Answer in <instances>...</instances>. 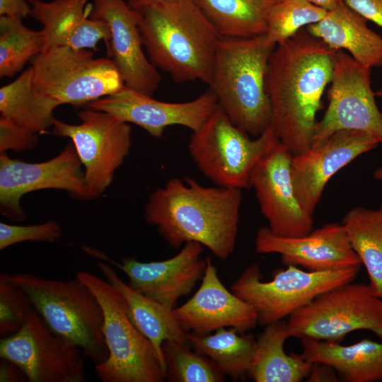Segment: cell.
Here are the masks:
<instances>
[{
	"mask_svg": "<svg viewBox=\"0 0 382 382\" xmlns=\"http://www.w3.org/2000/svg\"><path fill=\"white\" fill-rule=\"evenodd\" d=\"M0 381H28L23 371L13 361L1 358Z\"/></svg>",
	"mask_w": 382,
	"mask_h": 382,
	"instance_id": "cell-39",
	"label": "cell"
},
{
	"mask_svg": "<svg viewBox=\"0 0 382 382\" xmlns=\"http://www.w3.org/2000/svg\"><path fill=\"white\" fill-rule=\"evenodd\" d=\"M0 357L15 363L29 382H84L80 348L55 334L33 308L21 328L2 337Z\"/></svg>",
	"mask_w": 382,
	"mask_h": 382,
	"instance_id": "cell-12",
	"label": "cell"
},
{
	"mask_svg": "<svg viewBox=\"0 0 382 382\" xmlns=\"http://www.w3.org/2000/svg\"><path fill=\"white\" fill-rule=\"evenodd\" d=\"M309 2L324 8L326 11L332 10L344 2V0H307Z\"/></svg>",
	"mask_w": 382,
	"mask_h": 382,
	"instance_id": "cell-41",
	"label": "cell"
},
{
	"mask_svg": "<svg viewBox=\"0 0 382 382\" xmlns=\"http://www.w3.org/2000/svg\"><path fill=\"white\" fill-rule=\"evenodd\" d=\"M169 1L173 0H126L129 6L134 9L140 8L158 2Z\"/></svg>",
	"mask_w": 382,
	"mask_h": 382,
	"instance_id": "cell-42",
	"label": "cell"
},
{
	"mask_svg": "<svg viewBox=\"0 0 382 382\" xmlns=\"http://www.w3.org/2000/svg\"><path fill=\"white\" fill-rule=\"evenodd\" d=\"M293 154L279 141L255 164L252 187L268 228L283 237H297L313 230V216L301 205L291 178Z\"/></svg>",
	"mask_w": 382,
	"mask_h": 382,
	"instance_id": "cell-15",
	"label": "cell"
},
{
	"mask_svg": "<svg viewBox=\"0 0 382 382\" xmlns=\"http://www.w3.org/2000/svg\"><path fill=\"white\" fill-rule=\"evenodd\" d=\"M97 267L120 294L129 319L151 342L166 371L163 343L168 340L187 342V332L175 318L173 310L134 289L117 275L110 264L99 262Z\"/></svg>",
	"mask_w": 382,
	"mask_h": 382,
	"instance_id": "cell-24",
	"label": "cell"
},
{
	"mask_svg": "<svg viewBox=\"0 0 382 382\" xmlns=\"http://www.w3.org/2000/svg\"><path fill=\"white\" fill-rule=\"evenodd\" d=\"M336 53L306 30L277 44L271 54L266 76L272 109L270 127L293 156L311 145Z\"/></svg>",
	"mask_w": 382,
	"mask_h": 382,
	"instance_id": "cell-1",
	"label": "cell"
},
{
	"mask_svg": "<svg viewBox=\"0 0 382 382\" xmlns=\"http://www.w3.org/2000/svg\"><path fill=\"white\" fill-rule=\"evenodd\" d=\"M375 95H376V97L382 99V88L378 89L377 91H375Z\"/></svg>",
	"mask_w": 382,
	"mask_h": 382,
	"instance_id": "cell-44",
	"label": "cell"
},
{
	"mask_svg": "<svg viewBox=\"0 0 382 382\" xmlns=\"http://www.w3.org/2000/svg\"><path fill=\"white\" fill-rule=\"evenodd\" d=\"M271 127L252 139L217 108L197 131L187 145L199 171L216 186L250 187V175L257 161L279 141Z\"/></svg>",
	"mask_w": 382,
	"mask_h": 382,
	"instance_id": "cell-7",
	"label": "cell"
},
{
	"mask_svg": "<svg viewBox=\"0 0 382 382\" xmlns=\"http://www.w3.org/2000/svg\"><path fill=\"white\" fill-rule=\"evenodd\" d=\"M344 3L382 28V0H344Z\"/></svg>",
	"mask_w": 382,
	"mask_h": 382,
	"instance_id": "cell-37",
	"label": "cell"
},
{
	"mask_svg": "<svg viewBox=\"0 0 382 382\" xmlns=\"http://www.w3.org/2000/svg\"><path fill=\"white\" fill-rule=\"evenodd\" d=\"M31 62L35 88L59 105H88L125 86L110 58H96L85 49L50 47Z\"/></svg>",
	"mask_w": 382,
	"mask_h": 382,
	"instance_id": "cell-8",
	"label": "cell"
},
{
	"mask_svg": "<svg viewBox=\"0 0 382 382\" xmlns=\"http://www.w3.org/2000/svg\"><path fill=\"white\" fill-rule=\"evenodd\" d=\"M222 37L266 34L273 7L282 0H193Z\"/></svg>",
	"mask_w": 382,
	"mask_h": 382,
	"instance_id": "cell-28",
	"label": "cell"
},
{
	"mask_svg": "<svg viewBox=\"0 0 382 382\" xmlns=\"http://www.w3.org/2000/svg\"><path fill=\"white\" fill-rule=\"evenodd\" d=\"M166 379L170 382H222L225 374L202 353L187 342L165 341L162 345Z\"/></svg>",
	"mask_w": 382,
	"mask_h": 382,
	"instance_id": "cell-32",
	"label": "cell"
},
{
	"mask_svg": "<svg viewBox=\"0 0 382 382\" xmlns=\"http://www.w3.org/2000/svg\"><path fill=\"white\" fill-rule=\"evenodd\" d=\"M337 371L329 365L320 363L312 364L307 376L308 381H338Z\"/></svg>",
	"mask_w": 382,
	"mask_h": 382,
	"instance_id": "cell-40",
	"label": "cell"
},
{
	"mask_svg": "<svg viewBox=\"0 0 382 382\" xmlns=\"http://www.w3.org/2000/svg\"><path fill=\"white\" fill-rule=\"evenodd\" d=\"M38 134L0 117V154L9 149L16 152L30 150L37 145Z\"/></svg>",
	"mask_w": 382,
	"mask_h": 382,
	"instance_id": "cell-36",
	"label": "cell"
},
{
	"mask_svg": "<svg viewBox=\"0 0 382 382\" xmlns=\"http://www.w3.org/2000/svg\"><path fill=\"white\" fill-rule=\"evenodd\" d=\"M79 125L54 119L49 133L69 137L84 166L90 199L100 197L111 184L115 172L129 154L131 127L113 115L91 108L77 114Z\"/></svg>",
	"mask_w": 382,
	"mask_h": 382,
	"instance_id": "cell-11",
	"label": "cell"
},
{
	"mask_svg": "<svg viewBox=\"0 0 382 382\" xmlns=\"http://www.w3.org/2000/svg\"><path fill=\"white\" fill-rule=\"evenodd\" d=\"M135 10L151 62L177 83L209 84L222 36L194 1L158 2Z\"/></svg>",
	"mask_w": 382,
	"mask_h": 382,
	"instance_id": "cell-3",
	"label": "cell"
},
{
	"mask_svg": "<svg viewBox=\"0 0 382 382\" xmlns=\"http://www.w3.org/2000/svg\"><path fill=\"white\" fill-rule=\"evenodd\" d=\"M289 337L339 343L358 330L382 340V298L370 284L348 282L327 291L296 311L286 322Z\"/></svg>",
	"mask_w": 382,
	"mask_h": 382,
	"instance_id": "cell-10",
	"label": "cell"
},
{
	"mask_svg": "<svg viewBox=\"0 0 382 382\" xmlns=\"http://www.w3.org/2000/svg\"><path fill=\"white\" fill-rule=\"evenodd\" d=\"M241 190L173 178L151 192L144 219L171 248L194 241L225 260L236 244Z\"/></svg>",
	"mask_w": 382,
	"mask_h": 382,
	"instance_id": "cell-2",
	"label": "cell"
},
{
	"mask_svg": "<svg viewBox=\"0 0 382 382\" xmlns=\"http://www.w3.org/2000/svg\"><path fill=\"white\" fill-rule=\"evenodd\" d=\"M326 13L307 0H282L269 15L265 35L277 45L294 37L303 27L319 22Z\"/></svg>",
	"mask_w": 382,
	"mask_h": 382,
	"instance_id": "cell-33",
	"label": "cell"
},
{
	"mask_svg": "<svg viewBox=\"0 0 382 382\" xmlns=\"http://www.w3.org/2000/svg\"><path fill=\"white\" fill-rule=\"evenodd\" d=\"M378 144L374 137L365 132L340 130L304 152L293 156L292 182L302 207L313 216L332 176Z\"/></svg>",
	"mask_w": 382,
	"mask_h": 382,
	"instance_id": "cell-18",
	"label": "cell"
},
{
	"mask_svg": "<svg viewBox=\"0 0 382 382\" xmlns=\"http://www.w3.org/2000/svg\"><path fill=\"white\" fill-rule=\"evenodd\" d=\"M204 246L190 241L175 256L161 261L143 262L124 257L121 263L110 261L129 279V285L139 293L173 310L178 300L190 294L204 276L207 262L200 257Z\"/></svg>",
	"mask_w": 382,
	"mask_h": 382,
	"instance_id": "cell-20",
	"label": "cell"
},
{
	"mask_svg": "<svg viewBox=\"0 0 382 382\" xmlns=\"http://www.w3.org/2000/svg\"><path fill=\"white\" fill-rule=\"evenodd\" d=\"M371 68L337 50L328 106L314 127L311 146L340 130H357L382 144V112L371 88Z\"/></svg>",
	"mask_w": 382,
	"mask_h": 382,
	"instance_id": "cell-13",
	"label": "cell"
},
{
	"mask_svg": "<svg viewBox=\"0 0 382 382\" xmlns=\"http://www.w3.org/2000/svg\"><path fill=\"white\" fill-rule=\"evenodd\" d=\"M187 340L195 350L212 360L234 381L248 376L257 346L253 335L241 332L235 328H222L213 334L188 332Z\"/></svg>",
	"mask_w": 382,
	"mask_h": 382,
	"instance_id": "cell-29",
	"label": "cell"
},
{
	"mask_svg": "<svg viewBox=\"0 0 382 382\" xmlns=\"http://www.w3.org/2000/svg\"><path fill=\"white\" fill-rule=\"evenodd\" d=\"M59 105L35 88L31 66L0 88L1 117L38 134L46 133L52 126L53 112Z\"/></svg>",
	"mask_w": 382,
	"mask_h": 382,
	"instance_id": "cell-27",
	"label": "cell"
},
{
	"mask_svg": "<svg viewBox=\"0 0 382 382\" xmlns=\"http://www.w3.org/2000/svg\"><path fill=\"white\" fill-rule=\"evenodd\" d=\"M30 10L27 0H0V16L23 19L29 16Z\"/></svg>",
	"mask_w": 382,
	"mask_h": 382,
	"instance_id": "cell-38",
	"label": "cell"
},
{
	"mask_svg": "<svg viewBox=\"0 0 382 382\" xmlns=\"http://www.w3.org/2000/svg\"><path fill=\"white\" fill-rule=\"evenodd\" d=\"M5 274L26 292L33 308L52 331L79 347L96 365L108 359L101 305L79 278L62 281L31 273Z\"/></svg>",
	"mask_w": 382,
	"mask_h": 382,
	"instance_id": "cell-5",
	"label": "cell"
},
{
	"mask_svg": "<svg viewBox=\"0 0 382 382\" xmlns=\"http://www.w3.org/2000/svg\"><path fill=\"white\" fill-rule=\"evenodd\" d=\"M89 17L105 21L110 29L106 47L125 86L152 96L161 82L156 67L143 51L139 30V15L126 0H93Z\"/></svg>",
	"mask_w": 382,
	"mask_h": 382,
	"instance_id": "cell-19",
	"label": "cell"
},
{
	"mask_svg": "<svg viewBox=\"0 0 382 382\" xmlns=\"http://www.w3.org/2000/svg\"><path fill=\"white\" fill-rule=\"evenodd\" d=\"M88 108L108 112L117 119L145 129L151 136L161 138L167 127L180 125L198 130L219 106L209 87L192 100L169 103L157 100L125 86L120 91L87 105Z\"/></svg>",
	"mask_w": 382,
	"mask_h": 382,
	"instance_id": "cell-16",
	"label": "cell"
},
{
	"mask_svg": "<svg viewBox=\"0 0 382 382\" xmlns=\"http://www.w3.org/2000/svg\"><path fill=\"white\" fill-rule=\"evenodd\" d=\"M307 32L335 50H347L357 62L370 67L382 66V37L367 25V21L344 2L327 11Z\"/></svg>",
	"mask_w": 382,
	"mask_h": 382,
	"instance_id": "cell-23",
	"label": "cell"
},
{
	"mask_svg": "<svg viewBox=\"0 0 382 382\" xmlns=\"http://www.w3.org/2000/svg\"><path fill=\"white\" fill-rule=\"evenodd\" d=\"M359 269L311 272L287 265L271 281L263 282L258 265L253 264L231 284V291L250 303L258 323L266 326L289 317L321 294L352 282Z\"/></svg>",
	"mask_w": 382,
	"mask_h": 382,
	"instance_id": "cell-9",
	"label": "cell"
},
{
	"mask_svg": "<svg viewBox=\"0 0 382 382\" xmlns=\"http://www.w3.org/2000/svg\"><path fill=\"white\" fill-rule=\"evenodd\" d=\"M45 49V36L41 30L26 27L22 19L0 17V76L12 77L24 65Z\"/></svg>",
	"mask_w": 382,
	"mask_h": 382,
	"instance_id": "cell-31",
	"label": "cell"
},
{
	"mask_svg": "<svg viewBox=\"0 0 382 382\" xmlns=\"http://www.w3.org/2000/svg\"><path fill=\"white\" fill-rule=\"evenodd\" d=\"M276 45L265 34L222 37L209 87L231 122L255 137L270 126L272 109L266 76Z\"/></svg>",
	"mask_w": 382,
	"mask_h": 382,
	"instance_id": "cell-4",
	"label": "cell"
},
{
	"mask_svg": "<svg viewBox=\"0 0 382 382\" xmlns=\"http://www.w3.org/2000/svg\"><path fill=\"white\" fill-rule=\"evenodd\" d=\"M374 178L377 180H382V167L377 168L374 172Z\"/></svg>",
	"mask_w": 382,
	"mask_h": 382,
	"instance_id": "cell-43",
	"label": "cell"
},
{
	"mask_svg": "<svg viewBox=\"0 0 382 382\" xmlns=\"http://www.w3.org/2000/svg\"><path fill=\"white\" fill-rule=\"evenodd\" d=\"M96 296L103 313V333L109 356L96 365L103 382H162L166 371L151 344L134 325L120 294L105 279L91 272L76 275Z\"/></svg>",
	"mask_w": 382,
	"mask_h": 382,
	"instance_id": "cell-6",
	"label": "cell"
},
{
	"mask_svg": "<svg viewBox=\"0 0 382 382\" xmlns=\"http://www.w3.org/2000/svg\"><path fill=\"white\" fill-rule=\"evenodd\" d=\"M352 248L368 273L370 285L382 298V206L354 207L342 221Z\"/></svg>",
	"mask_w": 382,
	"mask_h": 382,
	"instance_id": "cell-30",
	"label": "cell"
},
{
	"mask_svg": "<svg viewBox=\"0 0 382 382\" xmlns=\"http://www.w3.org/2000/svg\"><path fill=\"white\" fill-rule=\"evenodd\" d=\"M29 16L42 25L45 49L69 46L76 49L96 50L99 42L106 47L110 41L108 23L89 17L91 5L88 0H27Z\"/></svg>",
	"mask_w": 382,
	"mask_h": 382,
	"instance_id": "cell-22",
	"label": "cell"
},
{
	"mask_svg": "<svg viewBox=\"0 0 382 382\" xmlns=\"http://www.w3.org/2000/svg\"><path fill=\"white\" fill-rule=\"evenodd\" d=\"M300 355L311 364L329 365L348 382L382 380V342L364 339L342 345L312 339H303Z\"/></svg>",
	"mask_w": 382,
	"mask_h": 382,
	"instance_id": "cell-25",
	"label": "cell"
},
{
	"mask_svg": "<svg viewBox=\"0 0 382 382\" xmlns=\"http://www.w3.org/2000/svg\"><path fill=\"white\" fill-rule=\"evenodd\" d=\"M62 228L55 221L40 224L18 226L0 223V250L25 241L53 242L60 238Z\"/></svg>",
	"mask_w": 382,
	"mask_h": 382,
	"instance_id": "cell-35",
	"label": "cell"
},
{
	"mask_svg": "<svg viewBox=\"0 0 382 382\" xmlns=\"http://www.w3.org/2000/svg\"><path fill=\"white\" fill-rule=\"evenodd\" d=\"M82 163L73 143L52 159L28 163L0 154V208L6 217L23 221L26 214L21 206L22 196L42 189L67 191L71 197L90 199Z\"/></svg>",
	"mask_w": 382,
	"mask_h": 382,
	"instance_id": "cell-14",
	"label": "cell"
},
{
	"mask_svg": "<svg viewBox=\"0 0 382 382\" xmlns=\"http://www.w3.org/2000/svg\"><path fill=\"white\" fill-rule=\"evenodd\" d=\"M255 251L279 254L284 265L300 266L311 272L360 268L361 265L343 225L337 222L297 237L279 236L267 226L262 227L256 233Z\"/></svg>",
	"mask_w": 382,
	"mask_h": 382,
	"instance_id": "cell-17",
	"label": "cell"
},
{
	"mask_svg": "<svg viewBox=\"0 0 382 382\" xmlns=\"http://www.w3.org/2000/svg\"><path fill=\"white\" fill-rule=\"evenodd\" d=\"M288 337L286 322L266 325L256 339L248 376L255 382H299L307 377L312 364L300 354H286L284 345Z\"/></svg>",
	"mask_w": 382,
	"mask_h": 382,
	"instance_id": "cell-26",
	"label": "cell"
},
{
	"mask_svg": "<svg viewBox=\"0 0 382 382\" xmlns=\"http://www.w3.org/2000/svg\"><path fill=\"white\" fill-rule=\"evenodd\" d=\"M26 292L9 281L5 272L0 274V335L3 337L18 331L33 309Z\"/></svg>",
	"mask_w": 382,
	"mask_h": 382,
	"instance_id": "cell-34",
	"label": "cell"
},
{
	"mask_svg": "<svg viewBox=\"0 0 382 382\" xmlns=\"http://www.w3.org/2000/svg\"><path fill=\"white\" fill-rule=\"evenodd\" d=\"M206 262L197 291L173 310L182 328L197 335H207L222 328H235L241 332L254 328L258 323L254 308L226 289L211 257Z\"/></svg>",
	"mask_w": 382,
	"mask_h": 382,
	"instance_id": "cell-21",
	"label": "cell"
}]
</instances>
